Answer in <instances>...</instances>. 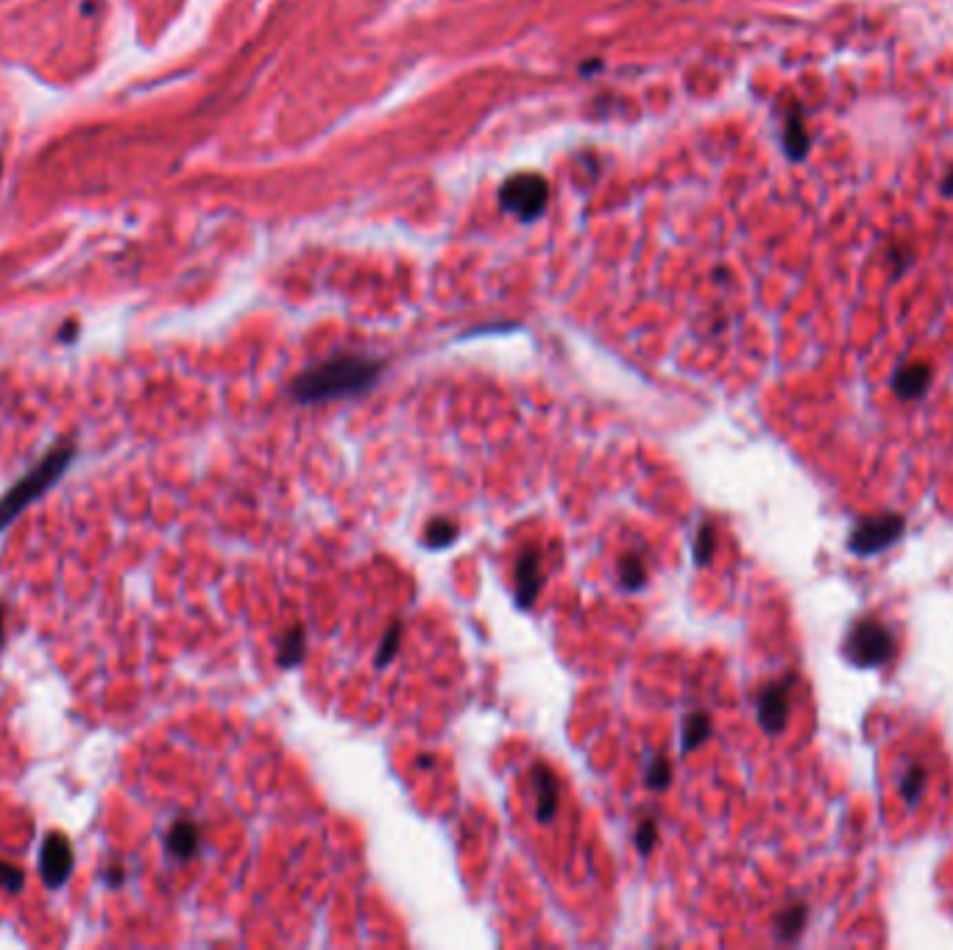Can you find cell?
<instances>
[{
  "mask_svg": "<svg viewBox=\"0 0 953 950\" xmlns=\"http://www.w3.org/2000/svg\"><path fill=\"white\" fill-rule=\"evenodd\" d=\"M672 781V769H669V761L666 758H655V764H650L647 769V783L653 786V789H664Z\"/></svg>",
  "mask_w": 953,
  "mask_h": 950,
  "instance_id": "obj_20",
  "label": "cell"
},
{
  "mask_svg": "<svg viewBox=\"0 0 953 950\" xmlns=\"http://www.w3.org/2000/svg\"><path fill=\"white\" fill-rule=\"evenodd\" d=\"M653 842H655V822L644 820L639 825V850H641V853H650Z\"/></svg>",
  "mask_w": 953,
  "mask_h": 950,
  "instance_id": "obj_22",
  "label": "cell"
},
{
  "mask_svg": "<svg viewBox=\"0 0 953 950\" xmlns=\"http://www.w3.org/2000/svg\"><path fill=\"white\" fill-rule=\"evenodd\" d=\"M502 207L513 212L522 221H536L538 215L547 207V182L536 173H522V176H510L502 187Z\"/></svg>",
  "mask_w": 953,
  "mask_h": 950,
  "instance_id": "obj_5",
  "label": "cell"
},
{
  "mask_svg": "<svg viewBox=\"0 0 953 950\" xmlns=\"http://www.w3.org/2000/svg\"><path fill=\"white\" fill-rule=\"evenodd\" d=\"M104 881L109 886H120L126 881V870H123V867H112V870L104 872Z\"/></svg>",
  "mask_w": 953,
  "mask_h": 950,
  "instance_id": "obj_23",
  "label": "cell"
},
{
  "mask_svg": "<svg viewBox=\"0 0 953 950\" xmlns=\"http://www.w3.org/2000/svg\"><path fill=\"white\" fill-rule=\"evenodd\" d=\"M396 641H399V625L393 627L391 641H388V638H385V644H382V652H379V664H382V661H385V655H391V652L396 650Z\"/></svg>",
  "mask_w": 953,
  "mask_h": 950,
  "instance_id": "obj_24",
  "label": "cell"
},
{
  "mask_svg": "<svg viewBox=\"0 0 953 950\" xmlns=\"http://www.w3.org/2000/svg\"><path fill=\"white\" fill-rule=\"evenodd\" d=\"M926 786H928V769L917 764V767L906 769V775L901 778V786H898V789H901V797L909 803V806H917V800L926 794Z\"/></svg>",
  "mask_w": 953,
  "mask_h": 950,
  "instance_id": "obj_15",
  "label": "cell"
},
{
  "mask_svg": "<svg viewBox=\"0 0 953 950\" xmlns=\"http://www.w3.org/2000/svg\"><path fill=\"white\" fill-rule=\"evenodd\" d=\"M23 884H26V872L20 870L17 864H12V861L0 859V889L17 895L23 889Z\"/></svg>",
  "mask_w": 953,
  "mask_h": 950,
  "instance_id": "obj_17",
  "label": "cell"
},
{
  "mask_svg": "<svg viewBox=\"0 0 953 950\" xmlns=\"http://www.w3.org/2000/svg\"><path fill=\"white\" fill-rule=\"evenodd\" d=\"M6 647V605L0 602V650Z\"/></svg>",
  "mask_w": 953,
  "mask_h": 950,
  "instance_id": "obj_25",
  "label": "cell"
},
{
  "mask_svg": "<svg viewBox=\"0 0 953 950\" xmlns=\"http://www.w3.org/2000/svg\"><path fill=\"white\" fill-rule=\"evenodd\" d=\"M842 652L850 664L859 669H878L895 655V636L881 619L864 616L848 630Z\"/></svg>",
  "mask_w": 953,
  "mask_h": 950,
  "instance_id": "obj_3",
  "label": "cell"
},
{
  "mask_svg": "<svg viewBox=\"0 0 953 950\" xmlns=\"http://www.w3.org/2000/svg\"><path fill=\"white\" fill-rule=\"evenodd\" d=\"M538 588H541V558H538L536 549L524 552L516 566V594H519V605L530 608L533 599H536Z\"/></svg>",
  "mask_w": 953,
  "mask_h": 950,
  "instance_id": "obj_10",
  "label": "cell"
},
{
  "mask_svg": "<svg viewBox=\"0 0 953 950\" xmlns=\"http://www.w3.org/2000/svg\"><path fill=\"white\" fill-rule=\"evenodd\" d=\"M452 538H455V527H452L446 519L435 521V524H432V530L427 533V541H430L432 547H446Z\"/></svg>",
  "mask_w": 953,
  "mask_h": 950,
  "instance_id": "obj_21",
  "label": "cell"
},
{
  "mask_svg": "<svg viewBox=\"0 0 953 950\" xmlns=\"http://www.w3.org/2000/svg\"><path fill=\"white\" fill-rule=\"evenodd\" d=\"M76 867V850L73 842L67 839L65 833H48V839L42 842L40 850V875L42 884L48 889H62L70 881Z\"/></svg>",
  "mask_w": 953,
  "mask_h": 950,
  "instance_id": "obj_6",
  "label": "cell"
},
{
  "mask_svg": "<svg viewBox=\"0 0 953 950\" xmlns=\"http://www.w3.org/2000/svg\"><path fill=\"white\" fill-rule=\"evenodd\" d=\"M714 547H717V533H714L711 524H703V527H700V535H697V544H694V558H697V563H708L711 555H714Z\"/></svg>",
  "mask_w": 953,
  "mask_h": 950,
  "instance_id": "obj_18",
  "label": "cell"
},
{
  "mask_svg": "<svg viewBox=\"0 0 953 950\" xmlns=\"http://www.w3.org/2000/svg\"><path fill=\"white\" fill-rule=\"evenodd\" d=\"M931 388V365L928 363H903L892 377V391L903 402L923 399Z\"/></svg>",
  "mask_w": 953,
  "mask_h": 950,
  "instance_id": "obj_8",
  "label": "cell"
},
{
  "mask_svg": "<svg viewBox=\"0 0 953 950\" xmlns=\"http://www.w3.org/2000/svg\"><path fill=\"white\" fill-rule=\"evenodd\" d=\"M784 148L792 159H803L806 151H809V131H806V123H803V112L797 106L786 115Z\"/></svg>",
  "mask_w": 953,
  "mask_h": 950,
  "instance_id": "obj_12",
  "label": "cell"
},
{
  "mask_svg": "<svg viewBox=\"0 0 953 950\" xmlns=\"http://www.w3.org/2000/svg\"><path fill=\"white\" fill-rule=\"evenodd\" d=\"M536 800H538V817L549 820L555 811H558V781L547 767H536Z\"/></svg>",
  "mask_w": 953,
  "mask_h": 950,
  "instance_id": "obj_13",
  "label": "cell"
},
{
  "mask_svg": "<svg viewBox=\"0 0 953 950\" xmlns=\"http://www.w3.org/2000/svg\"><path fill=\"white\" fill-rule=\"evenodd\" d=\"M795 675H786L784 680H775L770 686L758 691L756 714L758 725L767 730L770 736L781 733L789 722V703H792V691H795Z\"/></svg>",
  "mask_w": 953,
  "mask_h": 950,
  "instance_id": "obj_7",
  "label": "cell"
},
{
  "mask_svg": "<svg viewBox=\"0 0 953 950\" xmlns=\"http://www.w3.org/2000/svg\"><path fill=\"white\" fill-rule=\"evenodd\" d=\"M382 374V360L366 354H340L327 363L313 365L293 382V396L304 404L329 402L340 396L368 391Z\"/></svg>",
  "mask_w": 953,
  "mask_h": 950,
  "instance_id": "obj_1",
  "label": "cell"
},
{
  "mask_svg": "<svg viewBox=\"0 0 953 950\" xmlns=\"http://www.w3.org/2000/svg\"><path fill=\"white\" fill-rule=\"evenodd\" d=\"M198 842H201V833H198L196 822L190 820H176L165 833V850H168L170 859L187 861L198 853Z\"/></svg>",
  "mask_w": 953,
  "mask_h": 950,
  "instance_id": "obj_9",
  "label": "cell"
},
{
  "mask_svg": "<svg viewBox=\"0 0 953 950\" xmlns=\"http://www.w3.org/2000/svg\"><path fill=\"white\" fill-rule=\"evenodd\" d=\"M711 736V716L705 711H694L683 722V750H694L697 744H703Z\"/></svg>",
  "mask_w": 953,
  "mask_h": 950,
  "instance_id": "obj_14",
  "label": "cell"
},
{
  "mask_svg": "<svg viewBox=\"0 0 953 950\" xmlns=\"http://www.w3.org/2000/svg\"><path fill=\"white\" fill-rule=\"evenodd\" d=\"M76 455H79L76 443L59 441L51 452H45L20 480L14 482L6 494L0 496V533H3L17 516H23L40 496L48 494L56 482L62 480V474L73 466Z\"/></svg>",
  "mask_w": 953,
  "mask_h": 950,
  "instance_id": "obj_2",
  "label": "cell"
},
{
  "mask_svg": "<svg viewBox=\"0 0 953 950\" xmlns=\"http://www.w3.org/2000/svg\"><path fill=\"white\" fill-rule=\"evenodd\" d=\"M942 193H945V196H953V168L948 170V176H945V184H942Z\"/></svg>",
  "mask_w": 953,
  "mask_h": 950,
  "instance_id": "obj_26",
  "label": "cell"
},
{
  "mask_svg": "<svg viewBox=\"0 0 953 950\" xmlns=\"http://www.w3.org/2000/svg\"><path fill=\"white\" fill-rule=\"evenodd\" d=\"M906 533V519L901 513H875L867 519L856 521V527L848 535V549L856 558H870L889 549L895 541H901Z\"/></svg>",
  "mask_w": 953,
  "mask_h": 950,
  "instance_id": "obj_4",
  "label": "cell"
},
{
  "mask_svg": "<svg viewBox=\"0 0 953 950\" xmlns=\"http://www.w3.org/2000/svg\"><path fill=\"white\" fill-rule=\"evenodd\" d=\"M806 925H809V906H806V903H792V906H786L784 911H778V917H775V937L781 939V942H795V939L803 937Z\"/></svg>",
  "mask_w": 953,
  "mask_h": 950,
  "instance_id": "obj_11",
  "label": "cell"
},
{
  "mask_svg": "<svg viewBox=\"0 0 953 950\" xmlns=\"http://www.w3.org/2000/svg\"><path fill=\"white\" fill-rule=\"evenodd\" d=\"M301 652H304V633H301V630H293V633L285 638V644H282L279 661H282V666H293L301 658Z\"/></svg>",
  "mask_w": 953,
  "mask_h": 950,
  "instance_id": "obj_19",
  "label": "cell"
},
{
  "mask_svg": "<svg viewBox=\"0 0 953 950\" xmlns=\"http://www.w3.org/2000/svg\"><path fill=\"white\" fill-rule=\"evenodd\" d=\"M619 577H622V586L625 588H641L647 583V566L641 555H627L619 563Z\"/></svg>",
  "mask_w": 953,
  "mask_h": 950,
  "instance_id": "obj_16",
  "label": "cell"
}]
</instances>
